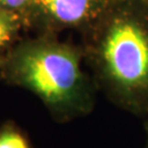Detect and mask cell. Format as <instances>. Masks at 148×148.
Returning <instances> with one entry per match:
<instances>
[{"mask_svg":"<svg viewBox=\"0 0 148 148\" xmlns=\"http://www.w3.org/2000/svg\"><path fill=\"white\" fill-rule=\"evenodd\" d=\"M0 78L35 95L58 123L89 115L95 109V81L81 68L79 54L63 44L23 45L2 60Z\"/></svg>","mask_w":148,"mask_h":148,"instance_id":"1","label":"cell"},{"mask_svg":"<svg viewBox=\"0 0 148 148\" xmlns=\"http://www.w3.org/2000/svg\"><path fill=\"white\" fill-rule=\"evenodd\" d=\"M92 54L95 85L114 106L148 114V7H124L106 20Z\"/></svg>","mask_w":148,"mask_h":148,"instance_id":"2","label":"cell"},{"mask_svg":"<svg viewBox=\"0 0 148 148\" xmlns=\"http://www.w3.org/2000/svg\"><path fill=\"white\" fill-rule=\"evenodd\" d=\"M37 2L43 16L57 25H80L95 16L93 0H37Z\"/></svg>","mask_w":148,"mask_h":148,"instance_id":"3","label":"cell"},{"mask_svg":"<svg viewBox=\"0 0 148 148\" xmlns=\"http://www.w3.org/2000/svg\"><path fill=\"white\" fill-rule=\"evenodd\" d=\"M0 148H32L27 134L14 122L0 125Z\"/></svg>","mask_w":148,"mask_h":148,"instance_id":"4","label":"cell"},{"mask_svg":"<svg viewBox=\"0 0 148 148\" xmlns=\"http://www.w3.org/2000/svg\"><path fill=\"white\" fill-rule=\"evenodd\" d=\"M19 27V21L10 11L0 7V52L14 40Z\"/></svg>","mask_w":148,"mask_h":148,"instance_id":"5","label":"cell"},{"mask_svg":"<svg viewBox=\"0 0 148 148\" xmlns=\"http://www.w3.org/2000/svg\"><path fill=\"white\" fill-rule=\"evenodd\" d=\"M30 0H0V7L9 11H18L24 9Z\"/></svg>","mask_w":148,"mask_h":148,"instance_id":"6","label":"cell"},{"mask_svg":"<svg viewBox=\"0 0 148 148\" xmlns=\"http://www.w3.org/2000/svg\"><path fill=\"white\" fill-rule=\"evenodd\" d=\"M145 134H146V140H145V146L144 148H148V114L145 116Z\"/></svg>","mask_w":148,"mask_h":148,"instance_id":"7","label":"cell"},{"mask_svg":"<svg viewBox=\"0 0 148 148\" xmlns=\"http://www.w3.org/2000/svg\"><path fill=\"white\" fill-rule=\"evenodd\" d=\"M2 60H3V59H0V77H1V67H2Z\"/></svg>","mask_w":148,"mask_h":148,"instance_id":"8","label":"cell"},{"mask_svg":"<svg viewBox=\"0 0 148 148\" xmlns=\"http://www.w3.org/2000/svg\"><path fill=\"white\" fill-rule=\"evenodd\" d=\"M140 1H142V2H143L144 5H146L148 7V0H140Z\"/></svg>","mask_w":148,"mask_h":148,"instance_id":"9","label":"cell"}]
</instances>
